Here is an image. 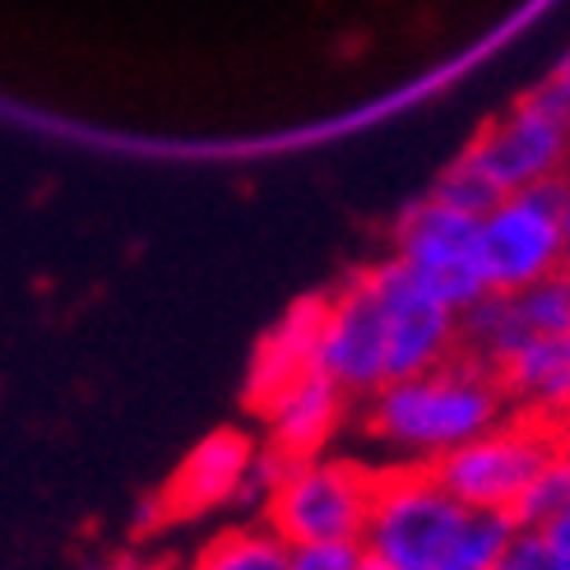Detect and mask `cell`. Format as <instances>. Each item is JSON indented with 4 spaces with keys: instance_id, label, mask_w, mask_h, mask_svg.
I'll return each mask as SVG.
<instances>
[{
    "instance_id": "6da1fadb",
    "label": "cell",
    "mask_w": 570,
    "mask_h": 570,
    "mask_svg": "<svg viewBox=\"0 0 570 570\" xmlns=\"http://www.w3.org/2000/svg\"><path fill=\"white\" fill-rule=\"evenodd\" d=\"M510 413L501 372L469 353L432 366L422 376L390 381L366 399V436L394 450L404 469H436L445 454L497 432Z\"/></svg>"
},
{
    "instance_id": "7a4b0ae2",
    "label": "cell",
    "mask_w": 570,
    "mask_h": 570,
    "mask_svg": "<svg viewBox=\"0 0 570 570\" xmlns=\"http://www.w3.org/2000/svg\"><path fill=\"white\" fill-rule=\"evenodd\" d=\"M464 520L469 510L441 488L432 469L399 464L376 482L362 548L390 570H445Z\"/></svg>"
},
{
    "instance_id": "3957f363",
    "label": "cell",
    "mask_w": 570,
    "mask_h": 570,
    "mask_svg": "<svg viewBox=\"0 0 570 570\" xmlns=\"http://www.w3.org/2000/svg\"><path fill=\"white\" fill-rule=\"evenodd\" d=\"M381 473L362 460H338V454H311L293 460L283 473L278 492L265 505V524L288 548L302 543H362L366 520H372Z\"/></svg>"
},
{
    "instance_id": "277c9868",
    "label": "cell",
    "mask_w": 570,
    "mask_h": 570,
    "mask_svg": "<svg viewBox=\"0 0 570 570\" xmlns=\"http://www.w3.org/2000/svg\"><path fill=\"white\" fill-rule=\"evenodd\" d=\"M482 269L492 293H520L570 269V242L561 223V181L501 195L478 218Z\"/></svg>"
},
{
    "instance_id": "5b68a950",
    "label": "cell",
    "mask_w": 570,
    "mask_h": 570,
    "mask_svg": "<svg viewBox=\"0 0 570 570\" xmlns=\"http://www.w3.org/2000/svg\"><path fill=\"white\" fill-rule=\"evenodd\" d=\"M394 261H404L413 278L426 293H436L450 311L478 306L488 297V269H482V246H478V218L445 209L441 199L422 195L394 218L390 227Z\"/></svg>"
},
{
    "instance_id": "8992f818",
    "label": "cell",
    "mask_w": 570,
    "mask_h": 570,
    "mask_svg": "<svg viewBox=\"0 0 570 570\" xmlns=\"http://www.w3.org/2000/svg\"><path fill=\"white\" fill-rule=\"evenodd\" d=\"M552 450L557 445L548 441L543 426L501 422L497 432L445 454L432 473L464 510H501V515H510L520 505V497L529 492V482L538 478V469L548 464Z\"/></svg>"
},
{
    "instance_id": "52a82bcc",
    "label": "cell",
    "mask_w": 570,
    "mask_h": 570,
    "mask_svg": "<svg viewBox=\"0 0 570 570\" xmlns=\"http://www.w3.org/2000/svg\"><path fill=\"white\" fill-rule=\"evenodd\" d=\"M316 372L344 399H372L390 385V338L385 316L366 274L325 293V321L316 344Z\"/></svg>"
},
{
    "instance_id": "ba28073f",
    "label": "cell",
    "mask_w": 570,
    "mask_h": 570,
    "mask_svg": "<svg viewBox=\"0 0 570 570\" xmlns=\"http://www.w3.org/2000/svg\"><path fill=\"white\" fill-rule=\"evenodd\" d=\"M366 283L381 302L390 338V381L422 376L460 353V311H450L436 293H426L404 261H381L366 269Z\"/></svg>"
},
{
    "instance_id": "9c48e42d",
    "label": "cell",
    "mask_w": 570,
    "mask_h": 570,
    "mask_svg": "<svg viewBox=\"0 0 570 570\" xmlns=\"http://www.w3.org/2000/svg\"><path fill=\"white\" fill-rule=\"evenodd\" d=\"M464 154L497 181L501 195L552 186L570 173V117L529 94L482 130Z\"/></svg>"
},
{
    "instance_id": "30bf717a",
    "label": "cell",
    "mask_w": 570,
    "mask_h": 570,
    "mask_svg": "<svg viewBox=\"0 0 570 570\" xmlns=\"http://www.w3.org/2000/svg\"><path fill=\"white\" fill-rule=\"evenodd\" d=\"M570 334V269L520 293H488L460 316V353L505 366L538 338Z\"/></svg>"
},
{
    "instance_id": "8fae6325",
    "label": "cell",
    "mask_w": 570,
    "mask_h": 570,
    "mask_svg": "<svg viewBox=\"0 0 570 570\" xmlns=\"http://www.w3.org/2000/svg\"><path fill=\"white\" fill-rule=\"evenodd\" d=\"M255 454H261V445H255L246 432H233V426L205 436L181 460L173 482L163 488L158 515L163 520H199V515H214V510L242 505Z\"/></svg>"
},
{
    "instance_id": "7c38bea8",
    "label": "cell",
    "mask_w": 570,
    "mask_h": 570,
    "mask_svg": "<svg viewBox=\"0 0 570 570\" xmlns=\"http://www.w3.org/2000/svg\"><path fill=\"white\" fill-rule=\"evenodd\" d=\"M321 321H325V293L293 302L265 330V338L250 353V372H246V399H250V409H265L278 390H288L293 381L316 372Z\"/></svg>"
},
{
    "instance_id": "4fadbf2b",
    "label": "cell",
    "mask_w": 570,
    "mask_h": 570,
    "mask_svg": "<svg viewBox=\"0 0 570 570\" xmlns=\"http://www.w3.org/2000/svg\"><path fill=\"white\" fill-rule=\"evenodd\" d=\"M344 404L348 399L321 372L293 381L288 390H278L261 409L265 413V445L288 454V460H311V454H321L334 441L338 422H344Z\"/></svg>"
},
{
    "instance_id": "5bb4252c",
    "label": "cell",
    "mask_w": 570,
    "mask_h": 570,
    "mask_svg": "<svg viewBox=\"0 0 570 570\" xmlns=\"http://www.w3.org/2000/svg\"><path fill=\"white\" fill-rule=\"evenodd\" d=\"M497 372H501L510 404H529L543 413L570 409V334L538 338V344L520 348Z\"/></svg>"
},
{
    "instance_id": "9a60e30c",
    "label": "cell",
    "mask_w": 570,
    "mask_h": 570,
    "mask_svg": "<svg viewBox=\"0 0 570 570\" xmlns=\"http://www.w3.org/2000/svg\"><path fill=\"white\" fill-rule=\"evenodd\" d=\"M293 548L269 524H237L209 538L190 570H293Z\"/></svg>"
},
{
    "instance_id": "2e32d148",
    "label": "cell",
    "mask_w": 570,
    "mask_h": 570,
    "mask_svg": "<svg viewBox=\"0 0 570 570\" xmlns=\"http://www.w3.org/2000/svg\"><path fill=\"white\" fill-rule=\"evenodd\" d=\"M520 524L515 515H501V510H469V520L454 538V552L445 570H501L520 543Z\"/></svg>"
},
{
    "instance_id": "e0dca14e",
    "label": "cell",
    "mask_w": 570,
    "mask_h": 570,
    "mask_svg": "<svg viewBox=\"0 0 570 570\" xmlns=\"http://www.w3.org/2000/svg\"><path fill=\"white\" fill-rule=\"evenodd\" d=\"M566 510H570V450L557 445L510 515H515L520 529H548L566 515Z\"/></svg>"
},
{
    "instance_id": "ac0fdd59",
    "label": "cell",
    "mask_w": 570,
    "mask_h": 570,
    "mask_svg": "<svg viewBox=\"0 0 570 570\" xmlns=\"http://www.w3.org/2000/svg\"><path fill=\"white\" fill-rule=\"evenodd\" d=\"M432 199H441L445 209H460V214H469V218H482L492 205H501V190H497V181L482 173V167L469 158V154H460L454 158L445 173L432 181V190H426Z\"/></svg>"
},
{
    "instance_id": "d6986e66",
    "label": "cell",
    "mask_w": 570,
    "mask_h": 570,
    "mask_svg": "<svg viewBox=\"0 0 570 570\" xmlns=\"http://www.w3.org/2000/svg\"><path fill=\"white\" fill-rule=\"evenodd\" d=\"M293 570H362L366 566V548L357 543H302L293 548Z\"/></svg>"
},
{
    "instance_id": "ffe728a7",
    "label": "cell",
    "mask_w": 570,
    "mask_h": 570,
    "mask_svg": "<svg viewBox=\"0 0 570 570\" xmlns=\"http://www.w3.org/2000/svg\"><path fill=\"white\" fill-rule=\"evenodd\" d=\"M505 566L510 570H570V552H561L543 529H524Z\"/></svg>"
},
{
    "instance_id": "44dd1931",
    "label": "cell",
    "mask_w": 570,
    "mask_h": 570,
    "mask_svg": "<svg viewBox=\"0 0 570 570\" xmlns=\"http://www.w3.org/2000/svg\"><path fill=\"white\" fill-rule=\"evenodd\" d=\"M538 102H548L552 111H561V117H570V51L561 56V61L538 79V89H533Z\"/></svg>"
},
{
    "instance_id": "7402d4cb",
    "label": "cell",
    "mask_w": 570,
    "mask_h": 570,
    "mask_svg": "<svg viewBox=\"0 0 570 570\" xmlns=\"http://www.w3.org/2000/svg\"><path fill=\"white\" fill-rule=\"evenodd\" d=\"M543 533H548V538H552V543H557V548H561V552H570V510H566V515H561V520H557V524H548V529H543Z\"/></svg>"
},
{
    "instance_id": "603a6c76",
    "label": "cell",
    "mask_w": 570,
    "mask_h": 570,
    "mask_svg": "<svg viewBox=\"0 0 570 570\" xmlns=\"http://www.w3.org/2000/svg\"><path fill=\"white\" fill-rule=\"evenodd\" d=\"M561 223H566V242H570V173L561 177Z\"/></svg>"
},
{
    "instance_id": "cb8c5ba5",
    "label": "cell",
    "mask_w": 570,
    "mask_h": 570,
    "mask_svg": "<svg viewBox=\"0 0 570 570\" xmlns=\"http://www.w3.org/2000/svg\"><path fill=\"white\" fill-rule=\"evenodd\" d=\"M362 570H390V566H381V561H372V557H366V566Z\"/></svg>"
},
{
    "instance_id": "d4e9b609",
    "label": "cell",
    "mask_w": 570,
    "mask_h": 570,
    "mask_svg": "<svg viewBox=\"0 0 570 570\" xmlns=\"http://www.w3.org/2000/svg\"><path fill=\"white\" fill-rule=\"evenodd\" d=\"M501 570H510V566H501Z\"/></svg>"
}]
</instances>
